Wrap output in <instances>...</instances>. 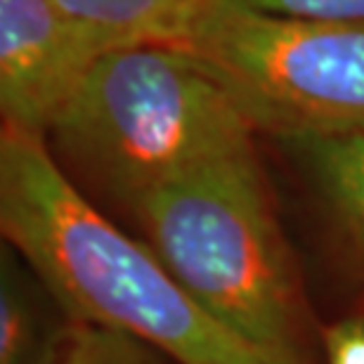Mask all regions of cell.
<instances>
[{
  "label": "cell",
  "mask_w": 364,
  "mask_h": 364,
  "mask_svg": "<svg viewBox=\"0 0 364 364\" xmlns=\"http://www.w3.org/2000/svg\"><path fill=\"white\" fill-rule=\"evenodd\" d=\"M130 210L215 319L274 358L310 364L308 305L256 149L166 180Z\"/></svg>",
  "instance_id": "7a4b0ae2"
},
{
  "label": "cell",
  "mask_w": 364,
  "mask_h": 364,
  "mask_svg": "<svg viewBox=\"0 0 364 364\" xmlns=\"http://www.w3.org/2000/svg\"><path fill=\"white\" fill-rule=\"evenodd\" d=\"M0 228L76 324L112 326L176 364H289L215 319L154 249L85 199L43 135L3 126Z\"/></svg>",
  "instance_id": "6da1fadb"
},
{
  "label": "cell",
  "mask_w": 364,
  "mask_h": 364,
  "mask_svg": "<svg viewBox=\"0 0 364 364\" xmlns=\"http://www.w3.org/2000/svg\"><path fill=\"white\" fill-rule=\"evenodd\" d=\"M168 360L144 341L112 326L76 324L60 364H164Z\"/></svg>",
  "instance_id": "9c48e42d"
},
{
  "label": "cell",
  "mask_w": 364,
  "mask_h": 364,
  "mask_svg": "<svg viewBox=\"0 0 364 364\" xmlns=\"http://www.w3.org/2000/svg\"><path fill=\"white\" fill-rule=\"evenodd\" d=\"M329 203L333 215L364 251V135L289 140Z\"/></svg>",
  "instance_id": "ba28073f"
},
{
  "label": "cell",
  "mask_w": 364,
  "mask_h": 364,
  "mask_svg": "<svg viewBox=\"0 0 364 364\" xmlns=\"http://www.w3.org/2000/svg\"><path fill=\"white\" fill-rule=\"evenodd\" d=\"M326 364H364V319L348 317L324 333Z\"/></svg>",
  "instance_id": "8fae6325"
},
{
  "label": "cell",
  "mask_w": 364,
  "mask_h": 364,
  "mask_svg": "<svg viewBox=\"0 0 364 364\" xmlns=\"http://www.w3.org/2000/svg\"><path fill=\"white\" fill-rule=\"evenodd\" d=\"M253 133L218 78L176 43L105 53L48 130L71 168L128 208L166 180L253 151Z\"/></svg>",
  "instance_id": "3957f363"
},
{
  "label": "cell",
  "mask_w": 364,
  "mask_h": 364,
  "mask_svg": "<svg viewBox=\"0 0 364 364\" xmlns=\"http://www.w3.org/2000/svg\"><path fill=\"white\" fill-rule=\"evenodd\" d=\"M249 10L287 19L364 21V0H235Z\"/></svg>",
  "instance_id": "30bf717a"
},
{
  "label": "cell",
  "mask_w": 364,
  "mask_h": 364,
  "mask_svg": "<svg viewBox=\"0 0 364 364\" xmlns=\"http://www.w3.org/2000/svg\"><path fill=\"white\" fill-rule=\"evenodd\" d=\"M76 322L31 265L0 253V364H60Z\"/></svg>",
  "instance_id": "8992f818"
},
{
  "label": "cell",
  "mask_w": 364,
  "mask_h": 364,
  "mask_svg": "<svg viewBox=\"0 0 364 364\" xmlns=\"http://www.w3.org/2000/svg\"><path fill=\"white\" fill-rule=\"evenodd\" d=\"M256 130L284 142L364 135V21H310L206 0L176 41Z\"/></svg>",
  "instance_id": "277c9868"
},
{
  "label": "cell",
  "mask_w": 364,
  "mask_h": 364,
  "mask_svg": "<svg viewBox=\"0 0 364 364\" xmlns=\"http://www.w3.org/2000/svg\"><path fill=\"white\" fill-rule=\"evenodd\" d=\"M109 50L55 0H0L3 126L46 137Z\"/></svg>",
  "instance_id": "5b68a950"
},
{
  "label": "cell",
  "mask_w": 364,
  "mask_h": 364,
  "mask_svg": "<svg viewBox=\"0 0 364 364\" xmlns=\"http://www.w3.org/2000/svg\"><path fill=\"white\" fill-rule=\"evenodd\" d=\"M112 48L135 43H173L206 0H55Z\"/></svg>",
  "instance_id": "52a82bcc"
}]
</instances>
